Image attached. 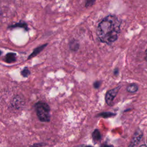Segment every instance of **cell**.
<instances>
[{"label": "cell", "mask_w": 147, "mask_h": 147, "mask_svg": "<svg viewBox=\"0 0 147 147\" xmlns=\"http://www.w3.org/2000/svg\"><path fill=\"white\" fill-rule=\"evenodd\" d=\"M138 90V86L136 83H131L129 84L126 87V90L130 93H134Z\"/></svg>", "instance_id": "10"}, {"label": "cell", "mask_w": 147, "mask_h": 147, "mask_svg": "<svg viewBox=\"0 0 147 147\" xmlns=\"http://www.w3.org/2000/svg\"><path fill=\"white\" fill-rule=\"evenodd\" d=\"M102 147H114V146L112 145H107V144H105V145H103V146H102Z\"/></svg>", "instance_id": "18"}, {"label": "cell", "mask_w": 147, "mask_h": 147, "mask_svg": "<svg viewBox=\"0 0 147 147\" xmlns=\"http://www.w3.org/2000/svg\"><path fill=\"white\" fill-rule=\"evenodd\" d=\"M119 73V70L118 68H115L114 70V74L115 75H117Z\"/></svg>", "instance_id": "17"}, {"label": "cell", "mask_w": 147, "mask_h": 147, "mask_svg": "<svg viewBox=\"0 0 147 147\" xmlns=\"http://www.w3.org/2000/svg\"><path fill=\"white\" fill-rule=\"evenodd\" d=\"M145 60H147V48H146V50H145Z\"/></svg>", "instance_id": "19"}, {"label": "cell", "mask_w": 147, "mask_h": 147, "mask_svg": "<svg viewBox=\"0 0 147 147\" xmlns=\"http://www.w3.org/2000/svg\"><path fill=\"white\" fill-rule=\"evenodd\" d=\"M4 61L7 63H11L16 61V54L15 53H7L4 58Z\"/></svg>", "instance_id": "9"}, {"label": "cell", "mask_w": 147, "mask_h": 147, "mask_svg": "<svg viewBox=\"0 0 147 147\" xmlns=\"http://www.w3.org/2000/svg\"><path fill=\"white\" fill-rule=\"evenodd\" d=\"M34 108L39 120L41 122H49L51 119L50 107L45 102H38L34 105Z\"/></svg>", "instance_id": "2"}, {"label": "cell", "mask_w": 147, "mask_h": 147, "mask_svg": "<svg viewBox=\"0 0 147 147\" xmlns=\"http://www.w3.org/2000/svg\"><path fill=\"white\" fill-rule=\"evenodd\" d=\"M76 147H86V146H85L84 145H80L77 146Z\"/></svg>", "instance_id": "20"}, {"label": "cell", "mask_w": 147, "mask_h": 147, "mask_svg": "<svg viewBox=\"0 0 147 147\" xmlns=\"http://www.w3.org/2000/svg\"><path fill=\"white\" fill-rule=\"evenodd\" d=\"M142 136V131L140 129H137L133 134L128 147H134L136 145H137L140 142Z\"/></svg>", "instance_id": "4"}, {"label": "cell", "mask_w": 147, "mask_h": 147, "mask_svg": "<svg viewBox=\"0 0 147 147\" xmlns=\"http://www.w3.org/2000/svg\"><path fill=\"white\" fill-rule=\"evenodd\" d=\"M7 28L9 29H15V28H22V29H24L25 31L29 30L28 24L22 20H20L18 22H16L15 24L9 25L7 26Z\"/></svg>", "instance_id": "5"}, {"label": "cell", "mask_w": 147, "mask_h": 147, "mask_svg": "<svg viewBox=\"0 0 147 147\" xmlns=\"http://www.w3.org/2000/svg\"><path fill=\"white\" fill-rule=\"evenodd\" d=\"M47 144L45 143H44V142H40V143H36V144H34L33 145L30 146V147H41V146H45Z\"/></svg>", "instance_id": "15"}, {"label": "cell", "mask_w": 147, "mask_h": 147, "mask_svg": "<svg viewBox=\"0 0 147 147\" xmlns=\"http://www.w3.org/2000/svg\"><path fill=\"white\" fill-rule=\"evenodd\" d=\"M21 74L22 76L26 78L30 74V72L29 69L28 68V67H25L21 72Z\"/></svg>", "instance_id": "13"}, {"label": "cell", "mask_w": 147, "mask_h": 147, "mask_svg": "<svg viewBox=\"0 0 147 147\" xmlns=\"http://www.w3.org/2000/svg\"><path fill=\"white\" fill-rule=\"evenodd\" d=\"M121 24V20L114 14L106 16L99 22L96 28L98 39L101 42L111 45L118 38Z\"/></svg>", "instance_id": "1"}, {"label": "cell", "mask_w": 147, "mask_h": 147, "mask_svg": "<svg viewBox=\"0 0 147 147\" xmlns=\"http://www.w3.org/2000/svg\"><path fill=\"white\" fill-rule=\"evenodd\" d=\"M121 87V86H118L111 90H109L106 92V94L105 95V101L107 105H109V106L112 105L114 99L117 96Z\"/></svg>", "instance_id": "3"}, {"label": "cell", "mask_w": 147, "mask_h": 147, "mask_svg": "<svg viewBox=\"0 0 147 147\" xmlns=\"http://www.w3.org/2000/svg\"><path fill=\"white\" fill-rule=\"evenodd\" d=\"M86 147H93V146H87Z\"/></svg>", "instance_id": "21"}, {"label": "cell", "mask_w": 147, "mask_h": 147, "mask_svg": "<svg viewBox=\"0 0 147 147\" xmlns=\"http://www.w3.org/2000/svg\"><path fill=\"white\" fill-rule=\"evenodd\" d=\"M95 1L96 0H86V3H85L86 7L88 8L91 7L94 4Z\"/></svg>", "instance_id": "14"}, {"label": "cell", "mask_w": 147, "mask_h": 147, "mask_svg": "<svg viewBox=\"0 0 147 147\" xmlns=\"http://www.w3.org/2000/svg\"><path fill=\"white\" fill-rule=\"evenodd\" d=\"M101 81H99V80H96V81H95V82H94V88H98L99 87H100V84H101Z\"/></svg>", "instance_id": "16"}, {"label": "cell", "mask_w": 147, "mask_h": 147, "mask_svg": "<svg viewBox=\"0 0 147 147\" xmlns=\"http://www.w3.org/2000/svg\"><path fill=\"white\" fill-rule=\"evenodd\" d=\"M48 45V43H46V44H44L43 45H40L38 46V47L36 48L32 52V53L28 56V59H30L34 57H35L36 56H37L38 54H39Z\"/></svg>", "instance_id": "7"}, {"label": "cell", "mask_w": 147, "mask_h": 147, "mask_svg": "<svg viewBox=\"0 0 147 147\" xmlns=\"http://www.w3.org/2000/svg\"><path fill=\"white\" fill-rule=\"evenodd\" d=\"M116 115V114L111 113V112H102L96 115V117H103V118H109L114 117Z\"/></svg>", "instance_id": "12"}, {"label": "cell", "mask_w": 147, "mask_h": 147, "mask_svg": "<svg viewBox=\"0 0 147 147\" xmlns=\"http://www.w3.org/2000/svg\"><path fill=\"white\" fill-rule=\"evenodd\" d=\"M24 102L21 98L19 96H16L13 98L11 101V105L14 107L16 109H19L23 106Z\"/></svg>", "instance_id": "6"}, {"label": "cell", "mask_w": 147, "mask_h": 147, "mask_svg": "<svg viewBox=\"0 0 147 147\" xmlns=\"http://www.w3.org/2000/svg\"><path fill=\"white\" fill-rule=\"evenodd\" d=\"M92 137L94 141H99L101 138V134L98 129H95L92 133Z\"/></svg>", "instance_id": "11"}, {"label": "cell", "mask_w": 147, "mask_h": 147, "mask_svg": "<svg viewBox=\"0 0 147 147\" xmlns=\"http://www.w3.org/2000/svg\"><path fill=\"white\" fill-rule=\"evenodd\" d=\"M146 142H147V139H146Z\"/></svg>", "instance_id": "22"}, {"label": "cell", "mask_w": 147, "mask_h": 147, "mask_svg": "<svg viewBox=\"0 0 147 147\" xmlns=\"http://www.w3.org/2000/svg\"><path fill=\"white\" fill-rule=\"evenodd\" d=\"M68 45H69V49L72 51L76 52L78 51V49H79V47H80L79 42L78 40L75 39H72L71 40H70Z\"/></svg>", "instance_id": "8"}]
</instances>
